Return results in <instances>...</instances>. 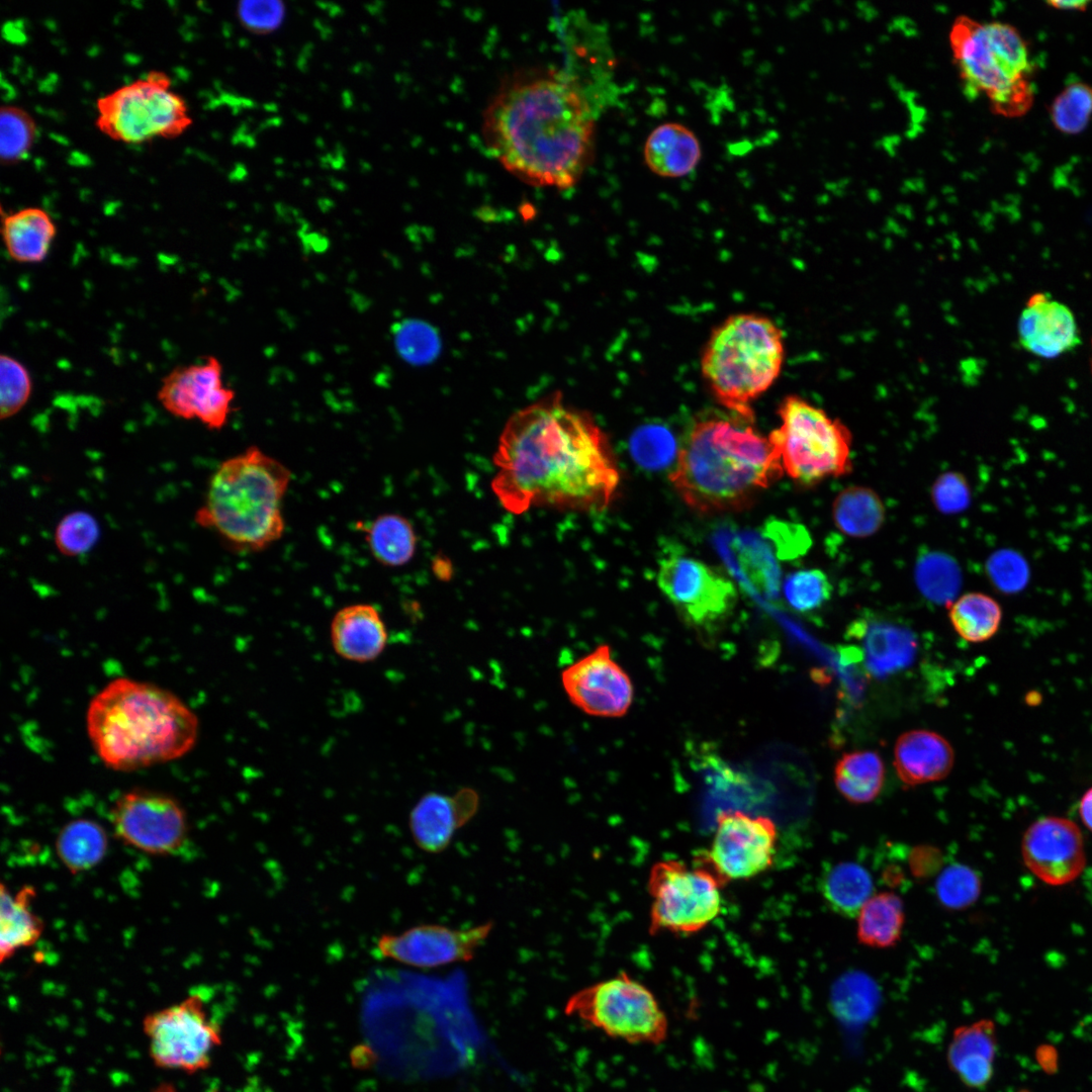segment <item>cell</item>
I'll return each instance as SVG.
<instances>
[{"mask_svg":"<svg viewBox=\"0 0 1092 1092\" xmlns=\"http://www.w3.org/2000/svg\"><path fill=\"white\" fill-rule=\"evenodd\" d=\"M493 463V493L516 515L533 507L603 511L620 483L606 434L588 413L566 405L558 391L509 419Z\"/></svg>","mask_w":1092,"mask_h":1092,"instance_id":"cell-1","label":"cell"},{"mask_svg":"<svg viewBox=\"0 0 1092 1092\" xmlns=\"http://www.w3.org/2000/svg\"><path fill=\"white\" fill-rule=\"evenodd\" d=\"M599 113L564 72L534 69L502 83L485 108L483 139L509 172L565 189L586 169Z\"/></svg>","mask_w":1092,"mask_h":1092,"instance_id":"cell-2","label":"cell"},{"mask_svg":"<svg viewBox=\"0 0 1092 1092\" xmlns=\"http://www.w3.org/2000/svg\"><path fill=\"white\" fill-rule=\"evenodd\" d=\"M751 422L736 416L695 424L669 475L692 510L700 514L745 510L782 476L775 447Z\"/></svg>","mask_w":1092,"mask_h":1092,"instance_id":"cell-3","label":"cell"},{"mask_svg":"<svg viewBox=\"0 0 1092 1092\" xmlns=\"http://www.w3.org/2000/svg\"><path fill=\"white\" fill-rule=\"evenodd\" d=\"M88 735L112 769L133 770L173 760L195 744L198 721L174 694L150 682L117 678L87 711Z\"/></svg>","mask_w":1092,"mask_h":1092,"instance_id":"cell-4","label":"cell"},{"mask_svg":"<svg viewBox=\"0 0 1092 1092\" xmlns=\"http://www.w3.org/2000/svg\"><path fill=\"white\" fill-rule=\"evenodd\" d=\"M291 478L285 464L250 446L216 468L195 520L236 549L264 550L284 534L282 503Z\"/></svg>","mask_w":1092,"mask_h":1092,"instance_id":"cell-5","label":"cell"},{"mask_svg":"<svg viewBox=\"0 0 1092 1092\" xmlns=\"http://www.w3.org/2000/svg\"><path fill=\"white\" fill-rule=\"evenodd\" d=\"M949 46L964 94L985 97L992 110L1017 117L1032 105L1033 65L1025 39L1011 24L959 16Z\"/></svg>","mask_w":1092,"mask_h":1092,"instance_id":"cell-6","label":"cell"},{"mask_svg":"<svg viewBox=\"0 0 1092 1092\" xmlns=\"http://www.w3.org/2000/svg\"><path fill=\"white\" fill-rule=\"evenodd\" d=\"M785 360L781 329L755 313L728 316L711 333L701 372L717 401L752 421V402L778 379Z\"/></svg>","mask_w":1092,"mask_h":1092,"instance_id":"cell-7","label":"cell"},{"mask_svg":"<svg viewBox=\"0 0 1092 1092\" xmlns=\"http://www.w3.org/2000/svg\"><path fill=\"white\" fill-rule=\"evenodd\" d=\"M781 425L768 439L783 470L798 484L813 486L852 470V436L839 420L798 395L779 406Z\"/></svg>","mask_w":1092,"mask_h":1092,"instance_id":"cell-8","label":"cell"},{"mask_svg":"<svg viewBox=\"0 0 1092 1092\" xmlns=\"http://www.w3.org/2000/svg\"><path fill=\"white\" fill-rule=\"evenodd\" d=\"M96 111L98 130L129 145L174 139L192 124L186 100L174 90L170 76L159 70L100 96Z\"/></svg>","mask_w":1092,"mask_h":1092,"instance_id":"cell-9","label":"cell"},{"mask_svg":"<svg viewBox=\"0 0 1092 1092\" xmlns=\"http://www.w3.org/2000/svg\"><path fill=\"white\" fill-rule=\"evenodd\" d=\"M564 1012L629 1043L658 1044L668 1034L667 1017L654 994L625 972L576 991Z\"/></svg>","mask_w":1092,"mask_h":1092,"instance_id":"cell-10","label":"cell"},{"mask_svg":"<svg viewBox=\"0 0 1092 1092\" xmlns=\"http://www.w3.org/2000/svg\"><path fill=\"white\" fill-rule=\"evenodd\" d=\"M724 886L697 857L692 866L678 859L655 862L647 879L649 933L691 935L702 931L721 912Z\"/></svg>","mask_w":1092,"mask_h":1092,"instance_id":"cell-11","label":"cell"},{"mask_svg":"<svg viewBox=\"0 0 1092 1092\" xmlns=\"http://www.w3.org/2000/svg\"><path fill=\"white\" fill-rule=\"evenodd\" d=\"M143 1030L156 1067L189 1075L207 1069L211 1052L221 1043L219 1026L207 1016L204 1001L196 994L148 1013Z\"/></svg>","mask_w":1092,"mask_h":1092,"instance_id":"cell-12","label":"cell"},{"mask_svg":"<svg viewBox=\"0 0 1092 1092\" xmlns=\"http://www.w3.org/2000/svg\"><path fill=\"white\" fill-rule=\"evenodd\" d=\"M110 820L119 840L149 854H174L188 836L181 804L168 794L148 789L122 794L111 809Z\"/></svg>","mask_w":1092,"mask_h":1092,"instance_id":"cell-13","label":"cell"},{"mask_svg":"<svg viewBox=\"0 0 1092 1092\" xmlns=\"http://www.w3.org/2000/svg\"><path fill=\"white\" fill-rule=\"evenodd\" d=\"M778 829L768 817L722 811L708 850L697 856L726 885L758 876L774 863Z\"/></svg>","mask_w":1092,"mask_h":1092,"instance_id":"cell-14","label":"cell"},{"mask_svg":"<svg viewBox=\"0 0 1092 1092\" xmlns=\"http://www.w3.org/2000/svg\"><path fill=\"white\" fill-rule=\"evenodd\" d=\"M656 581L680 617L699 628L723 620L733 611L738 599L737 588L729 577L693 557L662 559Z\"/></svg>","mask_w":1092,"mask_h":1092,"instance_id":"cell-15","label":"cell"},{"mask_svg":"<svg viewBox=\"0 0 1092 1092\" xmlns=\"http://www.w3.org/2000/svg\"><path fill=\"white\" fill-rule=\"evenodd\" d=\"M174 417L197 419L210 430L222 429L231 415L235 391L222 383V366L214 356L177 366L163 379L157 394Z\"/></svg>","mask_w":1092,"mask_h":1092,"instance_id":"cell-16","label":"cell"},{"mask_svg":"<svg viewBox=\"0 0 1092 1092\" xmlns=\"http://www.w3.org/2000/svg\"><path fill=\"white\" fill-rule=\"evenodd\" d=\"M492 927V922L468 928L423 924L400 933L380 936L376 950L383 959L416 968H437L469 962L488 937Z\"/></svg>","mask_w":1092,"mask_h":1092,"instance_id":"cell-17","label":"cell"},{"mask_svg":"<svg viewBox=\"0 0 1092 1092\" xmlns=\"http://www.w3.org/2000/svg\"><path fill=\"white\" fill-rule=\"evenodd\" d=\"M561 684L569 701L595 717H622L634 698L629 675L613 659L607 644L567 665L561 671Z\"/></svg>","mask_w":1092,"mask_h":1092,"instance_id":"cell-18","label":"cell"},{"mask_svg":"<svg viewBox=\"0 0 1092 1092\" xmlns=\"http://www.w3.org/2000/svg\"><path fill=\"white\" fill-rule=\"evenodd\" d=\"M1021 855L1028 871L1050 886L1075 881L1086 866L1080 828L1059 816L1041 817L1028 826L1021 840Z\"/></svg>","mask_w":1092,"mask_h":1092,"instance_id":"cell-19","label":"cell"},{"mask_svg":"<svg viewBox=\"0 0 1092 1092\" xmlns=\"http://www.w3.org/2000/svg\"><path fill=\"white\" fill-rule=\"evenodd\" d=\"M478 805V794L470 788H463L452 796L436 792L425 794L410 814L415 842L427 852L443 851L454 834L475 815Z\"/></svg>","mask_w":1092,"mask_h":1092,"instance_id":"cell-20","label":"cell"},{"mask_svg":"<svg viewBox=\"0 0 1092 1092\" xmlns=\"http://www.w3.org/2000/svg\"><path fill=\"white\" fill-rule=\"evenodd\" d=\"M1018 340L1032 355L1052 359L1080 344L1076 320L1070 308L1048 293H1033L1018 322Z\"/></svg>","mask_w":1092,"mask_h":1092,"instance_id":"cell-21","label":"cell"},{"mask_svg":"<svg viewBox=\"0 0 1092 1092\" xmlns=\"http://www.w3.org/2000/svg\"><path fill=\"white\" fill-rule=\"evenodd\" d=\"M996 1054L995 1024L980 1019L953 1029L946 1048V1063L963 1085L978 1090L990 1083Z\"/></svg>","mask_w":1092,"mask_h":1092,"instance_id":"cell-22","label":"cell"},{"mask_svg":"<svg viewBox=\"0 0 1092 1092\" xmlns=\"http://www.w3.org/2000/svg\"><path fill=\"white\" fill-rule=\"evenodd\" d=\"M335 652L353 662H369L384 650L388 634L379 611L370 604H353L340 609L330 628Z\"/></svg>","mask_w":1092,"mask_h":1092,"instance_id":"cell-23","label":"cell"},{"mask_svg":"<svg viewBox=\"0 0 1092 1092\" xmlns=\"http://www.w3.org/2000/svg\"><path fill=\"white\" fill-rule=\"evenodd\" d=\"M953 765V749L940 734L910 730L900 735L894 747V766L901 782L914 787L944 779Z\"/></svg>","mask_w":1092,"mask_h":1092,"instance_id":"cell-24","label":"cell"},{"mask_svg":"<svg viewBox=\"0 0 1092 1092\" xmlns=\"http://www.w3.org/2000/svg\"><path fill=\"white\" fill-rule=\"evenodd\" d=\"M849 634L862 639L867 667L876 676L902 670L914 660L917 640L901 625L863 618L851 624Z\"/></svg>","mask_w":1092,"mask_h":1092,"instance_id":"cell-25","label":"cell"},{"mask_svg":"<svg viewBox=\"0 0 1092 1092\" xmlns=\"http://www.w3.org/2000/svg\"><path fill=\"white\" fill-rule=\"evenodd\" d=\"M643 156L654 174L678 178L696 169L702 158V148L692 129L678 122H665L649 133Z\"/></svg>","mask_w":1092,"mask_h":1092,"instance_id":"cell-26","label":"cell"},{"mask_svg":"<svg viewBox=\"0 0 1092 1092\" xmlns=\"http://www.w3.org/2000/svg\"><path fill=\"white\" fill-rule=\"evenodd\" d=\"M1 213V234L9 257L19 263L42 262L57 235L50 213L36 206Z\"/></svg>","mask_w":1092,"mask_h":1092,"instance_id":"cell-27","label":"cell"},{"mask_svg":"<svg viewBox=\"0 0 1092 1092\" xmlns=\"http://www.w3.org/2000/svg\"><path fill=\"white\" fill-rule=\"evenodd\" d=\"M0 961L4 963L16 951L33 945L41 936L43 921L30 908L35 890L24 886L15 895L1 885Z\"/></svg>","mask_w":1092,"mask_h":1092,"instance_id":"cell-28","label":"cell"},{"mask_svg":"<svg viewBox=\"0 0 1092 1092\" xmlns=\"http://www.w3.org/2000/svg\"><path fill=\"white\" fill-rule=\"evenodd\" d=\"M835 527L844 535L867 538L876 534L886 519V508L871 487L851 485L842 489L832 504Z\"/></svg>","mask_w":1092,"mask_h":1092,"instance_id":"cell-29","label":"cell"},{"mask_svg":"<svg viewBox=\"0 0 1092 1092\" xmlns=\"http://www.w3.org/2000/svg\"><path fill=\"white\" fill-rule=\"evenodd\" d=\"M107 847L108 839L104 828L86 818L68 822L56 838L57 855L72 874L96 867L105 856Z\"/></svg>","mask_w":1092,"mask_h":1092,"instance_id":"cell-30","label":"cell"},{"mask_svg":"<svg viewBox=\"0 0 1092 1092\" xmlns=\"http://www.w3.org/2000/svg\"><path fill=\"white\" fill-rule=\"evenodd\" d=\"M885 778L881 756L875 751L844 753L834 767L838 792L850 803L864 804L880 794Z\"/></svg>","mask_w":1092,"mask_h":1092,"instance_id":"cell-31","label":"cell"},{"mask_svg":"<svg viewBox=\"0 0 1092 1092\" xmlns=\"http://www.w3.org/2000/svg\"><path fill=\"white\" fill-rule=\"evenodd\" d=\"M373 558L383 566L398 567L414 556L417 536L411 522L398 514L376 517L364 530Z\"/></svg>","mask_w":1092,"mask_h":1092,"instance_id":"cell-32","label":"cell"},{"mask_svg":"<svg viewBox=\"0 0 1092 1092\" xmlns=\"http://www.w3.org/2000/svg\"><path fill=\"white\" fill-rule=\"evenodd\" d=\"M905 920L900 897L891 892L872 896L857 914L858 941L871 947H890L901 937Z\"/></svg>","mask_w":1092,"mask_h":1092,"instance_id":"cell-33","label":"cell"},{"mask_svg":"<svg viewBox=\"0 0 1092 1092\" xmlns=\"http://www.w3.org/2000/svg\"><path fill=\"white\" fill-rule=\"evenodd\" d=\"M873 889L870 873L851 861L832 866L821 881V892L827 905L835 913L846 917L857 916L872 897Z\"/></svg>","mask_w":1092,"mask_h":1092,"instance_id":"cell-34","label":"cell"},{"mask_svg":"<svg viewBox=\"0 0 1092 1092\" xmlns=\"http://www.w3.org/2000/svg\"><path fill=\"white\" fill-rule=\"evenodd\" d=\"M948 618L963 639L980 643L997 633L1002 621V609L989 595L968 593L949 605Z\"/></svg>","mask_w":1092,"mask_h":1092,"instance_id":"cell-35","label":"cell"},{"mask_svg":"<svg viewBox=\"0 0 1092 1092\" xmlns=\"http://www.w3.org/2000/svg\"><path fill=\"white\" fill-rule=\"evenodd\" d=\"M915 583L922 596L938 605L954 602L963 583V572L957 560L945 552L927 550L917 557Z\"/></svg>","mask_w":1092,"mask_h":1092,"instance_id":"cell-36","label":"cell"},{"mask_svg":"<svg viewBox=\"0 0 1092 1092\" xmlns=\"http://www.w3.org/2000/svg\"><path fill=\"white\" fill-rule=\"evenodd\" d=\"M37 134L33 117L22 107L5 104L0 109V160L11 166L30 153Z\"/></svg>","mask_w":1092,"mask_h":1092,"instance_id":"cell-37","label":"cell"},{"mask_svg":"<svg viewBox=\"0 0 1092 1092\" xmlns=\"http://www.w3.org/2000/svg\"><path fill=\"white\" fill-rule=\"evenodd\" d=\"M1050 116L1063 133L1083 131L1092 117V86L1082 81L1068 83L1052 101Z\"/></svg>","mask_w":1092,"mask_h":1092,"instance_id":"cell-38","label":"cell"},{"mask_svg":"<svg viewBox=\"0 0 1092 1092\" xmlns=\"http://www.w3.org/2000/svg\"><path fill=\"white\" fill-rule=\"evenodd\" d=\"M784 597L796 612L809 613L830 600L832 584L827 574L818 568L800 569L787 575Z\"/></svg>","mask_w":1092,"mask_h":1092,"instance_id":"cell-39","label":"cell"},{"mask_svg":"<svg viewBox=\"0 0 1092 1092\" xmlns=\"http://www.w3.org/2000/svg\"><path fill=\"white\" fill-rule=\"evenodd\" d=\"M100 536L97 520L85 511H74L57 525L55 544L65 556H78L91 550Z\"/></svg>","mask_w":1092,"mask_h":1092,"instance_id":"cell-40","label":"cell"},{"mask_svg":"<svg viewBox=\"0 0 1092 1092\" xmlns=\"http://www.w3.org/2000/svg\"><path fill=\"white\" fill-rule=\"evenodd\" d=\"M676 451L675 441L669 431L659 426H645L630 439V453L641 467L660 469L667 466Z\"/></svg>","mask_w":1092,"mask_h":1092,"instance_id":"cell-41","label":"cell"},{"mask_svg":"<svg viewBox=\"0 0 1092 1092\" xmlns=\"http://www.w3.org/2000/svg\"><path fill=\"white\" fill-rule=\"evenodd\" d=\"M981 881L978 874L965 864H950L939 875L936 894L939 902L949 909H964L979 897Z\"/></svg>","mask_w":1092,"mask_h":1092,"instance_id":"cell-42","label":"cell"},{"mask_svg":"<svg viewBox=\"0 0 1092 1092\" xmlns=\"http://www.w3.org/2000/svg\"><path fill=\"white\" fill-rule=\"evenodd\" d=\"M32 389L27 369L9 355L0 356L1 420L11 418L27 402Z\"/></svg>","mask_w":1092,"mask_h":1092,"instance_id":"cell-43","label":"cell"},{"mask_svg":"<svg viewBox=\"0 0 1092 1092\" xmlns=\"http://www.w3.org/2000/svg\"><path fill=\"white\" fill-rule=\"evenodd\" d=\"M987 573L994 586L1002 593L1013 594L1023 589L1028 581L1026 560L1014 550L1001 549L987 560Z\"/></svg>","mask_w":1092,"mask_h":1092,"instance_id":"cell-44","label":"cell"},{"mask_svg":"<svg viewBox=\"0 0 1092 1092\" xmlns=\"http://www.w3.org/2000/svg\"><path fill=\"white\" fill-rule=\"evenodd\" d=\"M396 348L412 363L431 361L439 351V339L430 326L418 321L402 323L395 332Z\"/></svg>","mask_w":1092,"mask_h":1092,"instance_id":"cell-45","label":"cell"},{"mask_svg":"<svg viewBox=\"0 0 1092 1092\" xmlns=\"http://www.w3.org/2000/svg\"><path fill=\"white\" fill-rule=\"evenodd\" d=\"M935 509L944 515H956L971 505V487L967 478L958 471H946L937 476L930 490Z\"/></svg>","mask_w":1092,"mask_h":1092,"instance_id":"cell-46","label":"cell"},{"mask_svg":"<svg viewBox=\"0 0 1092 1092\" xmlns=\"http://www.w3.org/2000/svg\"><path fill=\"white\" fill-rule=\"evenodd\" d=\"M238 14L243 24L257 32L274 30L282 21L280 2H241Z\"/></svg>","mask_w":1092,"mask_h":1092,"instance_id":"cell-47","label":"cell"},{"mask_svg":"<svg viewBox=\"0 0 1092 1092\" xmlns=\"http://www.w3.org/2000/svg\"><path fill=\"white\" fill-rule=\"evenodd\" d=\"M1079 815L1085 827L1092 832V787L1083 794L1080 800Z\"/></svg>","mask_w":1092,"mask_h":1092,"instance_id":"cell-48","label":"cell"},{"mask_svg":"<svg viewBox=\"0 0 1092 1092\" xmlns=\"http://www.w3.org/2000/svg\"><path fill=\"white\" fill-rule=\"evenodd\" d=\"M1051 7L1059 10L1066 11H1084L1087 9L1090 2L1088 1H1049L1046 2Z\"/></svg>","mask_w":1092,"mask_h":1092,"instance_id":"cell-49","label":"cell"},{"mask_svg":"<svg viewBox=\"0 0 1092 1092\" xmlns=\"http://www.w3.org/2000/svg\"><path fill=\"white\" fill-rule=\"evenodd\" d=\"M152 1092H177V1091H176V1088L174 1087L173 1084H171V1083H161ZM210 1092H217V1090H212Z\"/></svg>","mask_w":1092,"mask_h":1092,"instance_id":"cell-50","label":"cell"},{"mask_svg":"<svg viewBox=\"0 0 1092 1092\" xmlns=\"http://www.w3.org/2000/svg\"><path fill=\"white\" fill-rule=\"evenodd\" d=\"M1091 372H1092V360H1091Z\"/></svg>","mask_w":1092,"mask_h":1092,"instance_id":"cell-51","label":"cell"}]
</instances>
